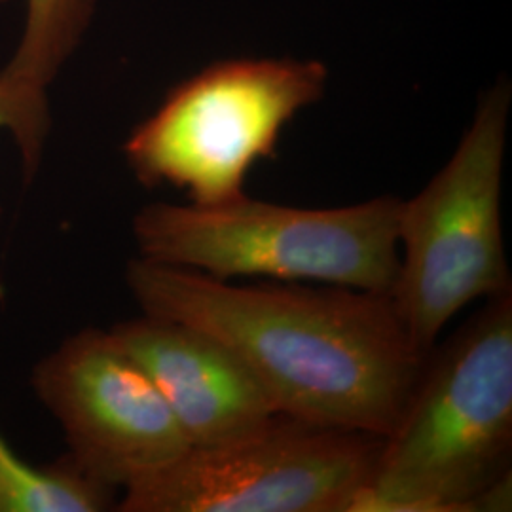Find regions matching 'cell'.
<instances>
[{"label": "cell", "instance_id": "cell-11", "mask_svg": "<svg viewBox=\"0 0 512 512\" xmlns=\"http://www.w3.org/2000/svg\"><path fill=\"white\" fill-rule=\"evenodd\" d=\"M50 128L48 101L23 92L10 78L0 73V129L12 133L18 143L25 177L37 171L44 141ZM2 220V207H0Z\"/></svg>", "mask_w": 512, "mask_h": 512}, {"label": "cell", "instance_id": "cell-9", "mask_svg": "<svg viewBox=\"0 0 512 512\" xmlns=\"http://www.w3.org/2000/svg\"><path fill=\"white\" fill-rule=\"evenodd\" d=\"M27 14L16 55L0 71L16 86L48 101V88L92 21L95 0H25Z\"/></svg>", "mask_w": 512, "mask_h": 512}, {"label": "cell", "instance_id": "cell-3", "mask_svg": "<svg viewBox=\"0 0 512 512\" xmlns=\"http://www.w3.org/2000/svg\"><path fill=\"white\" fill-rule=\"evenodd\" d=\"M399 198L302 209L241 200L152 203L133 219L141 258L230 281L272 277L391 293L399 272Z\"/></svg>", "mask_w": 512, "mask_h": 512}, {"label": "cell", "instance_id": "cell-2", "mask_svg": "<svg viewBox=\"0 0 512 512\" xmlns=\"http://www.w3.org/2000/svg\"><path fill=\"white\" fill-rule=\"evenodd\" d=\"M512 294L427 355L348 512H475L511 473Z\"/></svg>", "mask_w": 512, "mask_h": 512}, {"label": "cell", "instance_id": "cell-7", "mask_svg": "<svg viewBox=\"0 0 512 512\" xmlns=\"http://www.w3.org/2000/svg\"><path fill=\"white\" fill-rule=\"evenodd\" d=\"M31 385L63 429L67 459L112 492L190 450L156 385L109 330L86 329L63 340L35 366Z\"/></svg>", "mask_w": 512, "mask_h": 512}, {"label": "cell", "instance_id": "cell-6", "mask_svg": "<svg viewBox=\"0 0 512 512\" xmlns=\"http://www.w3.org/2000/svg\"><path fill=\"white\" fill-rule=\"evenodd\" d=\"M382 439L277 414L260 429L175 463L124 490V512H348Z\"/></svg>", "mask_w": 512, "mask_h": 512}, {"label": "cell", "instance_id": "cell-10", "mask_svg": "<svg viewBox=\"0 0 512 512\" xmlns=\"http://www.w3.org/2000/svg\"><path fill=\"white\" fill-rule=\"evenodd\" d=\"M114 492L80 473L69 459L37 469L19 458L0 433V512H99Z\"/></svg>", "mask_w": 512, "mask_h": 512}, {"label": "cell", "instance_id": "cell-1", "mask_svg": "<svg viewBox=\"0 0 512 512\" xmlns=\"http://www.w3.org/2000/svg\"><path fill=\"white\" fill-rule=\"evenodd\" d=\"M126 283L145 315L219 340L294 420L384 439L427 357L387 293L232 285L147 258L129 262Z\"/></svg>", "mask_w": 512, "mask_h": 512}, {"label": "cell", "instance_id": "cell-4", "mask_svg": "<svg viewBox=\"0 0 512 512\" xmlns=\"http://www.w3.org/2000/svg\"><path fill=\"white\" fill-rule=\"evenodd\" d=\"M329 69L319 59H224L177 84L131 131L124 154L139 183L169 184L192 205L238 202L260 160L275 158L283 129L319 103Z\"/></svg>", "mask_w": 512, "mask_h": 512}, {"label": "cell", "instance_id": "cell-8", "mask_svg": "<svg viewBox=\"0 0 512 512\" xmlns=\"http://www.w3.org/2000/svg\"><path fill=\"white\" fill-rule=\"evenodd\" d=\"M109 334L147 372L190 448L241 439L277 416L255 376L203 330L143 313Z\"/></svg>", "mask_w": 512, "mask_h": 512}, {"label": "cell", "instance_id": "cell-5", "mask_svg": "<svg viewBox=\"0 0 512 512\" xmlns=\"http://www.w3.org/2000/svg\"><path fill=\"white\" fill-rule=\"evenodd\" d=\"M511 99L507 78L482 93L452 158L418 196L401 202L403 258L389 296L425 355L465 306L511 293L501 228Z\"/></svg>", "mask_w": 512, "mask_h": 512}]
</instances>
